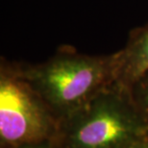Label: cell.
<instances>
[{"label":"cell","instance_id":"6da1fadb","mask_svg":"<svg viewBox=\"0 0 148 148\" xmlns=\"http://www.w3.org/2000/svg\"><path fill=\"white\" fill-rule=\"evenodd\" d=\"M116 63L117 52L91 56L64 49L43 63L11 66L61 122L114 82Z\"/></svg>","mask_w":148,"mask_h":148},{"label":"cell","instance_id":"7a4b0ae2","mask_svg":"<svg viewBox=\"0 0 148 148\" xmlns=\"http://www.w3.org/2000/svg\"><path fill=\"white\" fill-rule=\"evenodd\" d=\"M148 138V128L129 88L114 82L60 122L58 148H132Z\"/></svg>","mask_w":148,"mask_h":148},{"label":"cell","instance_id":"3957f363","mask_svg":"<svg viewBox=\"0 0 148 148\" xmlns=\"http://www.w3.org/2000/svg\"><path fill=\"white\" fill-rule=\"evenodd\" d=\"M60 120L34 88L1 64L0 70V143L1 148L55 141Z\"/></svg>","mask_w":148,"mask_h":148},{"label":"cell","instance_id":"277c9868","mask_svg":"<svg viewBox=\"0 0 148 148\" xmlns=\"http://www.w3.org/2000/svg\"><path fill=\"white\" fill-rule=\"evenodd\" d=\"M148 71V24L134 32L125 47L117 51L114 82L129 88Z\"/></svg>","mask_w":148,"mask_h":148},{"label":"cell","instance_id":"5b68a950","mask_svg":"<svg viewBox=\"0 0 148 148\" xmlns=\"http://www.w3.org/2000/svg\"><path fill=\"white\" fill-rule=\"evenodd\" d=\"M129 92L148 128V71L130 86Z\"/></svg>","mask_w":148,"mask_h":148},{"label":"cell","instance_id":"8992f818","mask_svg":"<svg viewBox=\"0 0 148 148\" xmlns=\"http://www.w3.org/2000/svg\"><path fill=\"white\" fill-rule=\"evenodd\" d=\"M14 148H58L54 141H44V143H31V144H24Z\"/></svg>","mask_w":148,"mask_h":148},{"label":"cell","instance_id":"52a82bcc","mask_svg":"<svg viewBox=\"0 0 148 148\" xmlns=\"http://www.w3.org/2000/svg\"><path fill=\"white\" fill-rule=\"evenodd\" d=\"M132 148H148V138L145 140L141 141L140 143H138L137 145L133 146Z\"/></svg>","mask_w":148,"mask_h":148}]
</instances>
